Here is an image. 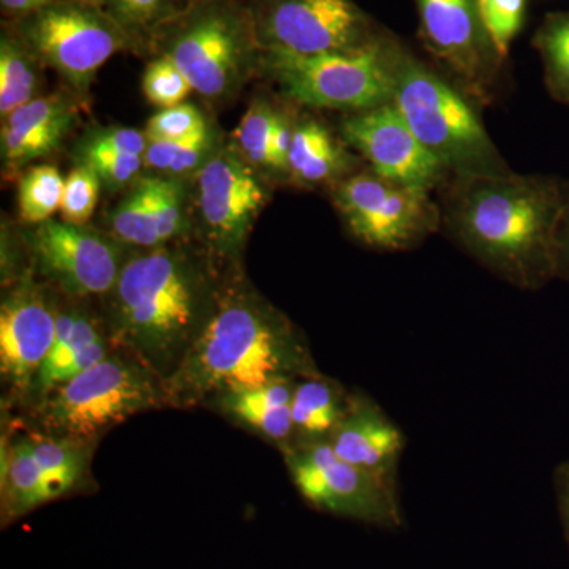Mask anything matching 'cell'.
<instances>
[{
	"label": "cell",
	"mask_w": 569,
	"mask_h": 569,
	"mask_svg": "<svg viewBox=\"0 0 569 569\" xmlns=\"http://www.w3.org/2000/svg\"><path fill=\"white\" fill-rule=\"evenodd\" d=\"M3 9L10 11V13L26 14L32 13L43 9V7L51 6V3L61 2V0H0Z\"/></svg>",
	"instance_id": "40"
},
{
	"label": "cell",
	"mask_w": 569,
	"mask_h": 569,
	"mask_svg": "<svg viewBox=\"0 0 569 569\" xmlns=\"http://www.w3.org/2000/svg\"><path fill=\"white\" fill-rule=\"evenodd\" d=\"M298 380H276L216 397L208 407L282 449L295 441L291 399Z\"/></svg>",
	"instance_id": "21"
},
{
	"label": "cell",
	"mask_w": 569,
	"mask_h": 569,
	"mask_svg": "<svg viewBox=\"0 0 569 569\" xmlns=\"http://www.w3.org/2000/svg\"><path fill=\"white\" fill-rule=\"evenodd\" d=\"M39 59L20 41L2 37L0 41V114L11 112L37 99L40 86Z\"/></svg>",
	"instance_id": "25"
},
{
	"label": "cell",
	"mask_w": 569,
	"mask_h": 569,
	"mask_svg": "<svg viewBox=\"0 0 569 569\" xmlns=\"http://www.w3.org/2000/svg\"><path fill=\"white\" fill-rule=\"evenodd\" d=\"M99 3L127 33L149 31L171 9V0H99Z\"/></svg>",
	"instance_id": "36"
},
{
	"label": "cell",
	"mask_w": 569,
	"mask_h": 569,
	"mask_svg": "<svg viewBox=\"0 0 569 569\" xmlns=\"http://www.w3.org/2000/svg\"><path fill=\"white\" fill-rule=\"evenodd\" d=\"M340 133L369 170L389 181L432 192L443 189L451 179L443 163L411 132L392 103L350 112Z\"/></svg>",
	"instance_id": "17"
},
{
	"label": "cell",
	"mask_w": 569,
	"mask_h": 569,
	"mask_svg": "<svg viewBox=\"0 0 569 569\" xmlns=\"http://www.w3.org/2000/svg\"><path fill=\"white\" fill-rule=\"evenodd\" d=\"M252 28L260 51L301 56L359 50L381 33L353 0H266Z\"/></svg>",
	"instance_id": "13"
},
{
	"label": "cell",
	"mask_w": 569,
	"mask_h": 569,
	"mask_svg": "<svg viewBox=\"0 0 569 569\" xmlns=\"http://www.w3.org/2000/svg\"><path fill=\"white\" fill-rule=\"evenodd\" d=\"M567 182L552 176L451 178L441 189V228L498 279L523 291L557 280V234Z\"/></svg>",
	"instance_id": "1"
},
{
	"label": "cell",
	"mask_w": 569,
	"mask_h": 569,
	"mask_svg": "<svg viewBox=\"0 0 569 569\" xmlns=\"http://www.w3.org/2000/svg\"><path fill=\"white\" fill-rule=\"evenodd\" d=\"M146 179L160 244H173L187 231L186 187L176 178Z\"/></svg>",
	"instance_id": "30"
},
{
	"label": "cell",
	"mask_w": 569,
	"mask_h": 569,
	"mask_svg": "<svg viewBox=\"0 0 569 569\" xmlns=\"http://www.w3.org/2000/svg\"><path fill=\"white\" fill-rule=\"evenodd\" d=\"M291 481L310 507L380 529L402 527L396 481L340 459L328 440L282 449Z\"/></svg>",
	"instance_id": "7"
},
{
	"label": "cell",
	"mask_w": 569,
	"mask_h": 569,
	"mask_svg": "<svg viewBox=\"0 0 569 569\" xmlns=\"http://www.w3.org/2000/svg\"><path fill=\"white\" fill-rule=\"evenodd\" d=\"M170 407L162 378L137 356L116 347L61 387L28 408L31 429L97 443L116 426L144 411Z\"/></svg>",
	"instance_id": "5"
},
{
	"label": "cell",
	"mask_w": 569,
	"mask_h": 569,
	"mask_svg": "<svg viewBox=\"0 0 569 569\" xmlns=\"http://www.w3.org/2000/svg\"><path fill=\"white\" fill-rule=\"evenodd\" d=\"M216 254L173 244L130 252L104 296L114 347L137 356L163 383L174 376L212 316L222 288Z\"/></svg>",
	"instance_id": "2"
},
{
	"label": "cell",
	"mask_w": 569,
	"mask_h": 569,
	"mask_svg": "<svg viewBox=\"0 0 569 569\" xmlns=\"http://www.w3.org/2000/svg\"><path fill=\"white\" fill-rule=\"evenodd\" d=\"M74 118L73 104L62 96L37 97L11 112L2 127L6 173H20L33 160L58 151L73 127Z\"/></svg>",
	"instance_id": "20"
},
{
	"label": "cell",
	"mask_w": 569,
	"mask_h": 569,
	"mask_svg": "<svg viewBox=\"0 0 569 569\" xmlns=\"http://www.w3.org/2000/svg\"><path fill=\"white\" fill-rule=\"evenodd\" d=\"M383 50L391 77V103L451 178L512 173L486 130L478 110L481 104L388 31L383 33Z\"/></svg>",
	"instance_id": "4"
},
{
	"label": "cell",
	"mask_w": 569,
	"mask_h": 569,
	"mask_svg": "<svg viewBox=\"0 0 569 569\" xmlns=\"http://www.w3.org/2000/svg\"><path fill=\"white\" fill-rule=\"evenodd\" d=\"M318 373L293 321L231 268L203 332L164 388L170 407L192 408L227 392Z\"/></svg>",
	"instance_id": "3"
},
{
	"label": "cell",
	"mask_w": 569,
	"mask_h": 569,
	"mask_svg": "<svg viewBox=\"0 0 569 569\" xmlns=\"http://www.w3.org/2000/svg\"><path fill=\"white\" fill-rule=\"evenodd\" d=\"M110 230L112 238L127 247L153 249L162 246L153 219L148 179L134 183L121 203L112 209Z\"/></svg>",
	"instance_id": "27"
},
{
	"label": "cell",
	"mask_w": 569,
	"mask_h": 569,
	"mask_svg": "<svg viewBox=\"0 0 569 569\" xmlns=\"http://www.w3.org/2000/svg\"><path fill=\"white\" fill-rule=\"evenodd\" d=\"M26 242L37 274L71 301L104 298L130 254L112 236L54 219L32 224Z\"/></svg>",
	"instance_id": "12"
},
{
	"label": "cell",
	"mask_w": 569,
	"mask_h": 569,
	"mask_svg": "<svg viewBox=\"0 0 569 569\" xmlns=\"http://www.w3.org/2000/svg\"><path fill=\"white\" fill-rule=\"evenodd\" d=\"M317 119L296 121L288 178L302 187L332 186L353 174L359 160Z\"/></svg>",
	"instance_id": "22"
},
{
	"label": "cell",
	"mask_w": 569,
	"mask_h": 569,
	"mask_svg": "<svg viewBox=\"0 0 569 569\" xmlns=\"http://www.w3.org/2000/svg\"><path fill=\"white\" fill-rule=\"evenodd\" d=\"M328 441L340 459L389 479H395L406 447L402 430L365 395L348 397L346 413Z\"/></svg>",
	"instance_id": "19"
},
{
	"label": "cell",
	"mask_w": 569,
	"mask_h": 569,
	"mask_svg": "<svg viewBox=\"0 0 569 569\" xmlns=\"http://www.w3.org/2000/svg\"><path fill=\"white\" fill-rule=\"evenodd\" d=\"M266 203V187L239 152L219 149L198 170L197 204L204 241L220 261L234 264Z\"/></svg>",
	"instance_id": "16"
},
{
	"label": "cell",
	"mask_w": 569,
	"mask_h": 569,
	"mask_svg": "<svg viewBox=\"0 0 569 569\" xmlns=\"http://www.w3.org/2000/svg\"><path fill=\"white\" fill-rule=\"evenodd\" d=\"M114 348L103 317H97L82 306V301L67 298L66 305L59 307L54 343L33 381L26 410L50 395L52 389L91 369Z\"/></svg>",
	"instance_id": "18"
},
{
	"label": "cell",
	"mask_w": 569,
	"mask_h": 569,
	"mask_svg": "<svg viewBox=\"0 0 569 569\" xmlns=\"http://www.w3.org/2000/svg\"><path fill=\"white\" fill-rule=\"evenodd\" d=\"M22 43L74 91L86 92L97 71L127 44V33L103 10L61 0L22 17Z\"/></svg>",
	"instance_id": "10"
},
{
	"label": "cell",
	"mask_w": 569,
	"mask_h": 569,
	"mask_svg": "<svg viewBox=\"0 0 569 569\" xmlns=\"http://www.w3.org/2000/svg\"><path fill=\"white\" fill-rule=\"evenodd\" d=\"M529 0H478L482 28L501 59L508 61L512 41L526 20Z\"/></svg>",
	"instance_id": "31"
},
{
	"label": "cell",
	"mask_w": 569,
	"mask_h": 569,
	"mask_svg": "<svg viewBox=\"0 0 569 569\" xmlns=\"http://www.w3.org/2000/svg\"><path fill=\"white\" fill-rule=\"evenodd\" d=\"M103 183L88 164L78 163L63 183L61 217L63 222L86 224L99 204Z\"/></svg>",
	"instance_id": "32"
},
{
	"label": "cell",
	"mask_w": 569,
	"mask_h": 569,
	"mask_svg": "<svg viewBox=\"0 0 569 569\" xmlns=\"http://www.w3.org/2000/svg\"><path fill=\"white\" fill-rule=\"evenodd\" d=\"M419 40L440 70L481 107L503 88L500 58L479 18L478 0H413Z\"/></svg>",
	"instance_id": "11"
},
{
	"label": "cell",
	"mask_w": 569,
	"mask_h": 569,
	"mask_svg": "<svg viewBox=\"0 0 569 569\" xmlns=\"http://www.w3.org/2000/svg\"><path fill=\"white\" fill-rule=\"evenodd\" d=\"M332 201L351 236L383 252L413 249L441 228V208L430 192L369 168L336 183Z\"/></svg>",
	"instance_id": "8"
},
{
	"label": "cell",
	"mask_w": 569,
	"mask_h": 569,
	"mask_svg": "<svg viewBox=\"0 0 569 569\" xmlns=\"http://www.w3.org/2000/svg\"><path fill=\"white\" fill-rule=\"evenodd\" d=\"M204 116L190 103L162 108L146 123L144 134L149 142L179 141L208 129Z\"/></svg>",
	"instance_id": "34"
},
{
	"label": "cell",
	"mask_w": 569,
	"mask_h": 569,
	"mask_svg": "<svg viewBox=\"0 0 569 569\" xmlns=\"http://www.w3.org/2000/svg\"><path fill=\"white\" fill-rule=\"evenodd\" d=\"M3 438L0 458V512L3 526L82 489L96 443L40 432Z\"/></svg>",
	"instance_id": "9"
},
{
	"label": "cell",
	"mask_w": 569,
	"mask_h": 569,
	"mask_svg": "<svg viewBox=\"0 0 569 569\" xmlns=\"http://www.w3.org/2000/svg\"><path fill=\"white\" fill-rule=\"evenodd\" d=\"M348 392L323 373L296 381L291 399L295 441L328 440L346 413Z\"/></svg>",
	"instance_id": "23"
},
{
	"label": "cell",
	"mask_w": 569,
	"mask_h": 569,
	"mask_svg": "<svg viewBox=\"0 0 569 569\" xmlns=\"http://www.w3.org/2000/svg\"><path fill=\"white\" fill-rule=\"evenodd\" d=\"M288 116L290 114L287 111L264 100L254 102L246 112L236 129L234 140L239 153L250 167L276 174L271 153L272 141Z\"/></svg>",
	"instance_id": "26"
},
{
	"label": "cell",
	"mask_w": 569,
	"mask_h": 569,
	"mask_svg": "<svg viewBox=\"0 0 569 569\" xmlns=\"http://www.w3.org/2000/svg\"><path fill=\"white\" fill-rule=\"evenodd\" d=\"M556 274L557 280L569 283V182L565 190L563 216H561L559 234H557Z\"/></svg>",
	"instance_id": "39"
},
{
	"label": "cell",
	"mask_w": 569,
	"mask_h": 569,
	"mask_svg": "<svg viewBox=\"0 0 569 569\" xmlns=\"http://www.w3.org/2000/svg\"><path fill=\"white\" fill-rule=\"evenodd\" d=\"M553 492H556L557 509L561 529L569 548V459L557 466L552 477Z\"/></svg>",
	"instance_id": "38"
},
{
	"label": "cell",
	"mask_w": 569,
	"mask_h": 569,
	"mask_svg": "<svg viewBox=\"0 0 569 569\" xmlns=\"http://www.w3.org/2000/svg\"><path fill=\"white\" fill-rule=\"evenodd\" d=\"M254 41L252 21H242L234 11L208 7L198 11L176 32L168 50L186 74L193 91L209 100L233 96L252 69Z\"/></svg>",
	"instance_id": "14"
},
{
	"label": "cell",
	"mask_w": 569,
	"mask_h": 569,
	"mask_svg": "<svg viewBox=\"0 0 569 569\" xmlns=\"http://www.w3.org/2000/svg\"><path fill=\"white\" fill-rule=\"evenodd\" d=\"M51 290L26 272L10 283L0 306V376L9 402L18 407H28L33 381L54 343L61 305Z\"/></svg>",
	"instance_id": "15"
},
{
	"label": "cell",
	"mask_w": 569,
	"mask_h": 569,
	"mask_svg": "<svg viewBox=\"0 0 569 569\" xmlns=\"http://www.w3.org/2000/svg\"><path fill=\"white\" fill-rule=\"evenodd\" d=\"M216 140L211 127L203 132L193 134L179 141H153L149 142L148 151L144 153V164L153 171L171 176L190 173L200 170L211 159Z\"/></svg>",
	"instance_id": "29"
},
{
	"label": "cell",
	"mask_w": 569,
	"mask_h": 569,
	"mask_svg": "<svg viewBox=\"0 0 569 569\" xmlns=\"http://www.w3.org/2000/svg\"><path fill=\"white\" fill-rule=\"evenodd\" d=\"M63 183L66 178L51 164L28 168L18 183L21 219L28 224L51 220L52 213L61 209Z\"/></svg>",
	"instance_id": "28"
},
{
	"label": "cell",
	"mask_w": 569,
	"mask_h": 569,
	"mask_svg": "<svg viewBox=\"0 0 569 569\" xmlns=\"http://www.w3.org/2000/svg\"><path fill=\"white\" fill-rule=\"evenodd\" d=\"M531 44L541 61L550 97L569 108V10L546 14Z\"/></svg>",
	"instance_id": "24"
},
{
	"label": "cell",
	"mask_w": 569,
	"mask_h": 569,
	"mask_svg": "<svg viewBox=\"0 0 569 569\" xmlns=\"http://www.w3.org/2000/svg\"><path fill=\"white\" fill-rule=\"evenodd\" d=\"M383 33L359 50L301 56L261 51L264 73L287 99L316 110L366 111L391 103Z\"/></svg>",
	"instance_id": "6"
},
{
	"label": "cell",
	"mask_w": 569,
	"mask_h": 569,
	"mask_svg": "<svg viewBox=\"0 0 569 569\" xmlns=\"http://www.w3.org/2000/svg\"><path fill=\"white\" fill-rule=\"evenodd\" d=\"M148 146V138L140 130L127 129V127H104V129L92 130L91 133L86 134L74 148V153L110 152L144 157Z\"/></svg>",
	"instance_id": "37"
},
{
	"label": "cell",
	"mask_w": 569,
	"mask_h": 569,
	"mask_svg": "<svg viewBox=\"0 0 569 569\" xmlns=\"http://www.w3.org/2000/svg\"><path fill=\"white\" fill-rule=\"evenodd\" d=\"M192 91L186 74L167 54L149 63L142 74V92L156 107L170 108L183 103Z\"/></svg>",
	"instance_id": "33"
},
{
	"label": "cell",
	"mask_w": 569,
	"mask_h": 569,
	"mask_svg": "<svg viewBox=\"0 0 569 569\" xmlns=\"http://www.w3.org/2000/svg\"><path fill=\"white\" fill-rule=\"evenodd\" d=\"M74 157H77V163L91 167L103 187L112 192L127 186H134L138 182V174L146 167L144 157L129 156V153L80 152L74 153Z\"/></svg>",
	"instance_id": "35"
}]
</instances>
